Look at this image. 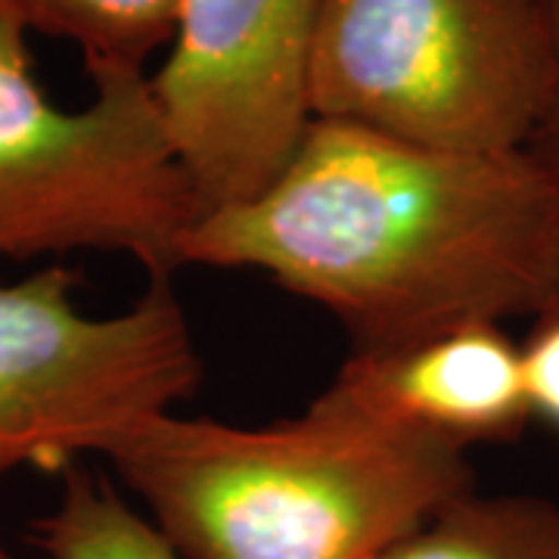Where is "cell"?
<instances>
[{
	"label": "cell",
	"mask_w": 559,
	"mask_h": 559,
	"mask_svg": "<svg viewBox=\"0 0 559 559\" xmlns=\"http://www.w3.org/2000/svg\"><path fill=\"white\" fill-rule=\"evenodd\" d=\"M255 271L340 320L352 352L559 299V197L525 150L454 153L314 119L255 200L205 212L178 267Z\"/></svg>",
	"instance_id": "6da1fadb"
},
{
	"label": "cell",
	"mask_w": 559,
	"mask_h": 559,
	"mask_svg": "<svg viewBox=\"0 0 559 559\" xmlns=\"http://www.w3.org/2000/svg\"><path fill=\"white\" fill-rule=\"evenodd\" d=\"M100 457L187 559H380L476 491L466 451L314 404L271 426L168 411Z\"/></svg>",
	"instance_id": "7a4b0ae2"
},
{
	"label": "cell",
	"mask_w": 559,
	"mask_h": 559,
	"mask_svg": "<svg viewBox=\"0 0 559 559\" xmlns=\"http://www.w3.org/2000/svg\"><path fill=\"white\" fill-rule=\"evenodd\" d=\"M84 106L40 87L28 28L0 0V261L124 255L178 271L202 205L180 171L146 72L94 69Z\"/></svg>",
	"instance_id": "3957f363"
},
{
	"label": "cell",
	"mask_w": 559,
	"mask_h": 559,
	"mask_svg": "<svg viewBox=\"0 0 559 559\" xmlns=\"http://www.w3.org/2000/svg\"><path fill=\"white\" fill-rule=\"evenodd\" d=\"M554 69L544 0H323L311 109L419 146L513 153Z\"/></svg>",
	"instance_id": "277c9868"
},
{
	"label": "cell",
	"mask_w": 559,
	"mask_h": 559,
	"mask_svg": "<svg viewBox=\"0 0 559 559\" xmlns=\"http://www.w3.org/2000/svg\"><path fill=\"white\" fill-rule=\"evenodd\" d=\"M200 380L171 277L150 280L112 314L81 308L79 274L60 261L0 283V479L20 469L62 476L100 457Z\"/></svg>",
	"instance_id": "5b68a950"
},
{
	"label": "cell",
	"mask_w": 559,
	"mask_h": 559,
	"mask_svg": "<svg viewBox=\"0 0 559 559\" xmlns=\"http://www.w3.org/2000/svg\"><path fill=\"white\" fill-rule=\"evenodd\" d=\"M323 0H180L150 87L205 212L255 200L308 134Z\"/></svg>",
	"instance_id": "8992f818"
},
{
	"label": "cell",
	"mask_w": 559,
	"mask_h": 559,
	"mask_svg": "<svg viewBox=\"0 0 559 559\" xmlns=\"http://www.w3.org/2000/svg\"><path fill=\"white\" fill-rule=\"evenodd\" d=\"M311 404L460 451L520 439L532 423L520 345L491 320L352 352Z\"/></svg>",
	"instance_id": "52a82bcc"
},
{
	"label": "cell",
	"mask_w": 559,
	"mask_h": 559,
	"mask_svg": "<svg viewBox=\"0 0 559 559\" xmlns=\"http://www.w3.org/2000/svg\"><path fill=\"white\" fill-rule=\"evenodd\" d=\"M380 559H559V503L538 495L469 491Z\"/></svg>",
	"instance_id": "ba28073f"
},
{
	"label": "cell",
	"mask_w": 559,
	"mask_h": 559,
	"mask_svg": "<svg viewBox=\"0 0 559 559\" xmlns=\"http://www.w3.org/2000/svg\"><path fill=\"white\" fill-rule=\"evenodd\" d=\"M44 559H187L112 479L75 463L35 522Z\"/></svg>",
	"instance_id": "9c48e42d"
},
{
	"label": "cell",
	"mask_w": 559,
	"mask_h": 559,
	"mask_svg": "<svg viewBox=\"0 0 559 559\" xmlns=\"http://www.w3.org/2000/svg\"><path fill=\"white\" fill-rule=\"evenodd\" d=\"M32 32L75 44L84 69L146 72L171 44L180 0H3Z\"/></svg>",
	"instance_id": "30bf717a"
},
{
	"label": "cell",
	"mask_w": 559,
	"mask_h": 559,
	"mask_svg": "<svg viewBox=\"0 0 559 559\" xmlns=\"http://www.w3.org/2000/svg\"><path fill=\"white\" fill-rule=\"evenodd\" d=\"M520 358L532 417L544 419L559 436V299L535 314Z\"/></svg>",
	"instance_id": "8fae6325"
},
{
	"label": "cell",
	"mask_w": 559,
	"mask_h": 559,
	"mask_svg": "<svg viewBox=\"0 0 559 559\" xmlns=\"http://www.w3.org/2000/svg\"><path fill=\"white\" fill-rule=\"evenodd\" d=\"M544 3H547V16H550V28H554L557 69H554V87H550L547 106L540 112L532 138L525 143V153L544 171V178L554 183V190H557L559 197V0H544Z\"/></svg>",
	"instance_id": "7c38bea8"
},
{
	"label": "cell",
	"mask_w": 559,
	"mask_h": 559,
	"mask_svg": "<svg viewBox=\"0 0 559 559\" xmlns=\"http://www.w3.org/2000/svg\"><path fill=\"white\" fill-rule=\"evenodd\" d=\"M0 559H25L10 540L3 538V532H0Z\"/></svg>",
	"instance_id": "4fadbf2b"
}]
</instances>
